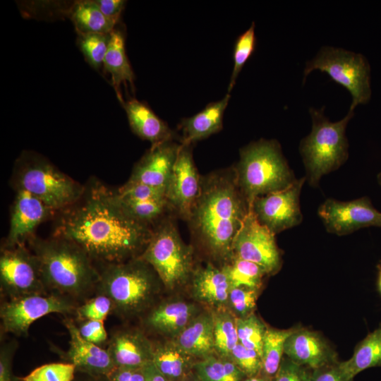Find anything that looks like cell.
I'll return each instance as SVG.
<instances>
[{
  "label": "cell",
  "mask_w": 381,
  "mask_h": 381,
  "mask_svg": "<svg viewBox=\"0 0 381 381\" xmlns=\"http://www.w3.org/2000/svg\"><path fill=\"white\" fill-rule=\"evenodd\" d=\"M132 131L152 145L174 139V133L145 103L131 98L122 104Z\"/></svg>",
  "instance_id": "obj_22"
},
{
  "label": "cell",
  "mask_w": 381,
  "mask_h": 381,
  "mask_svg": "<svg viewBox=\"0 0 381 381\" xmlns=\"http://www.w3.org/2000/svg\"><path fill=\"white\" fill-rule=\"evenodd\" d=\"M229 358L248 377L256 376L262 372V361L259 353L239 342L231 351Z\"/></svg>",
  "instance_id": "obj_41"
},
{
  "label": "cell",
  "mask_w": 381,
  "mask_h": 381,
  "mask_svg": "<svg viewBox=\"0 0 381 381\" xmlns=\"http://www.w3.org/2000/svg\"><path fill=\"white\" fill-rule=\"evenodd\" d=\"M313 371L285 356L282 358L273 381H312Z\"/></svg>",
  "instance_id": "obj_43"
},
{
  "label": "cell",
  "mask_w": 381,
  "mask_h": 381,
  "mask_svg": "<svg viewBox=\"0 0 381 381\" xmlns=\"http://www.w3.org/2000/svg\"><path fill=\"white\" fill-rule=\"evenodd\" d=\"M309 113L312 129L301 140L298 149L306 172V181L315 188L324 175L337 170L348 159L346 129L354 115V110L349 109L343 119L335 122L325 116L323 108L311 107Z\"/></svg>",
  "instance_id": "obj_5"
},
{
  "label": "cell",
  "mask_w": 381,
  "mask_h": 381,
  "mask_svg": "<svg viewBox=\"0 0 381 381\" xmlns=\"http://www.w3.org/2000/svg\"><path fill=\"white\" fill-rule=\"evenodd\" d=\"M0 284L1 292L9 298L47 294L39 260L24 244L1 250Z\"/></svg>",
  "instance_id": "obj_10"
},
{
  "label": "cell",
  "mask_w": 381,
  "mask_h": 381,
  "mask_svg": "<svg viewBox=\"0 0 381 381\" xmlns=\"http://www.w3.org/2000/svg\"><path fill=\"white\" fill-rule=\"evenodd\" d=\"M102 13L110 20L117 24L126 4L123 0H95Z\"/></svg>",
  "instance_id": "obj_48"
},
{
  "label": "cell",
  "mask_w": 381,
  "mask_h": 381,
  "mask_svg": "<svg viewBox=\"0 0 381 381\" xmlns=\"http://www.w3.org/2000/svg\"><path fill=\"white\" fill-rule=\"evenodd\" d=\"M161 282L157 274L140 257L109 263L99 273V294L109 297L113 311L121 315L141 312L152 302Z\"/></svg>",
  "instance_id": "obj_6"
},
{
  "label": "cell",
  "mask_w": 381,
  "mask_h": 381,
  "mask_svg": "<svg viewBox=\"0 0 381 381\" xmlns=\"http://www.w3.org/2000/svg\"><path fill=\"white\" fill-rule=\"evenodd\" d=\"M191 381H202V380H200L198 378V379L193 380H191Z\"/></svg>",
  "instance_id": "obj_54"
},
{
  "label": "cell",
  "mask_w": 381,
  "mask_h": 381,
  "mask_svg": "<svg viewBox=\"0 0 381 381\" xmlns=\"http://www.w3.org/2000/svg\"><path fill=\"white\" fill-rule=\"evenodd\" d=\"M232 253L233 256L260 265L267 274L277 273L282 267L275 235L258 222L251 210L236 236Z\"/></svg>",
  "instance_id": "obj_14"
},
{
  "label": "cell",
  "mask_w": 381,
  "mask_h": 381,
  "mask_svg": "<svg viewBox=\"0 0 381 381\" xmlns=\"http://www.w3.org/2000/svg\"><path fill=\"white\" fill-rule=\"evenodd\" d=\"M119 199L130 216L152 228L165 216L171 214L167 200L128 202Z\"/></svg>",
  "instance_id": "obj_34"
},
{
  "label": "cell",
  "mask_w": 381,
  "mask_h": 381,
  "mask_svg": "<svg viewBox=\"0 0 381 381\" xmlns=\"http://www.w3.org/2000/svg\"><path fill=\"white\" fill-rule=\"evenodd\" d=\"M73 381L76 380L74 379ZM82 381H108V380L106 377H95L89 375V378L84 379Z\"/></svg>",
  "instance_id": "obj_51"
},
{
  "label": "cell",
  "mask_w": 381,
  "mask_h": 381,
  "mask_svg": "<svg viewBox=\"0 0 381 381\" xmlns=\"http://www.w3.org/2000/svg\"><path fill=\"white\" fill-rule=\"evenodd\" d=\"M312 381H353L348 379L339 367V362L313 371Z\"/></svg>",
  "instance_id": "obj_47"
},
{
  "label": "cell",
  "mask_w": 381,
  "mask_h": 381,
  "mask_svg": "<svg viewBox=\"0 0 381 381\" xmlns=\"http://www.w3.org/2000/svg\"><path fill=\"white\" fill-rule=\"evenodd\" d=\"M123 201L140 202L167 200V190L142 183L126 182L116 190Z\"/></svg>",
  "instance_id": "obj_40"
},
{
  "label": "cell",
  "mask_w": 381,
  "mask_h": 381,
  "mask_svg": "<svg viewBox=\"0 0 381 381\" xmlns=\"http://www.w3.org/2000/svg\"><path fill=\"white\" fill-rule=\"evenodd\" d=\"M64 210L54 236L73 242L92 260L109 264L139 257L152 234V227L125 210L116 190L99 183L85 188L80 198Z\"/></svg>",
  "instance_id": "obj_1"
},
{
  "label": "cell",
  "mask_w": 381,
  "mask_h": 381,
  "mask_svg": "<svg viewBox=\"0 0 381 381\" xmlns=\"http://www.w3.org/2000/svg\"><path fill=\"white\" fill-rule=\"evenodd\" d=\"M174 342L191 356L204 358L212 355L214 351L212 313L199 314L174 337Z\"/></svg>",
  "instance_id": "obj_25"
},
{
  "label": "cell",
  "mask_w": 381,
  "mask_h": 381,
  "mask_svg": "<svg viewBox=\"0 0 381 381\" xmlns=\"http://www.w3.org/2000/svg\"><path fill=\"white\" fill-rule=\"evenodd\" d=\"M306 181V176L297 179L285 190L256 198L250 210L258 222L274 235L300 224V195Z\"/></svg>",
  "instance_id": "obj_12"
},
{
  "label": "cell",
  "mask_w": 381,
  "mask_h": 381,
  "mask_svg": "<svg viewBox=\"0 0 381 381\" xmlns=\"http://www.w3.org/2000/svg\"><path fill=\"white\" fill-rule=\"evenodd\" d=\"M238 342L257 351L262 358L265 324L254 313L246 318H236Z\"/></svg>",
  "instance_id": "obj_35"
},
{
  "label": "cell",
  "mask_w": 381,
  "mask_h": 381,
  "mask_svg": "<svg viewBox=\"0 0 381 381\" xmlns=\"http://www.w3.org/2000/svg\"><path fill=\"white\" fill-rule=\"evenodd\" d=\"M181 146L174 139L152 145L134 166L128 182L167 190Z\"/></svg>",
  "instance_id": "obj_16"
},
{
  "label": "cell",
  "mask_w": 381,
  "mask_h": 381,
  "mask_svg": "<svg viewBox=\"0 0 381 381\" xmlns=\"http://www.w3.org/2000/svg\"><path fill=\"white\" fill-rule=\"evenodd\" d=\"M64 325L70 335V346L66 353L68 363L83 374L107 377L116 367L107 349L84 339L73 320L66 319Z\"/></svg>",
  "instance_id": "obj_19"
},
{
  "label": "cell",
  "mask_w": 381,
  "mask_h": 381,
  "mask_svg": "<svg viewBox=\"0 0 381 381\" xmlns=\"http://www.w3.org/2000/svg\"><path fill=\"white\" fill-rule=\"evenodd\" d=\"M214 320V349L219 356L229 358L238 343L236 317L227 311L212 313Z\"/></svg>",
  "instance_id": "obj_33"
},
{
  "label": "cell",
  "mask_w": 381,
  "mask_h": 381,
  "mask_svg": "<svg viewBox=\"0 0 381 381\" xmlns=\"http://www.w3.org/2000/svg\"><path fill=\"white\" fill-rule=\"evenodd\" d=\"M80 336L86 341L99 345L107 339L104 321L85 320L78 327Z\"/></svg>",
  "instance_id": "obj_45"
},
{
  "label": "cell",
  "mask_w": 381,
  "mask_h": 381,
  "mask_svg": "<svg viewBox=\"0 0 381 381\" xmlns=\"http://www.w3.org/2000/svg\"><path fill=\"white\" fill-rule=\"evenodd\" d=\"M193 303L184 301L168 302L155 308L147 318L153 329L175 337L199 314Z\"/></svg>",
  "instance_id": "obj_24"
},
{
  "label": "cell",
  "mask_w": 381,
  "mask_h": 381,
  "mask_svg": "<svg viewBox=\"0 0 381 381\" xmlns=\"http://www.w3.org/2000/svg\"><path fill=\"white\" fill-rule=\"evenodd\" d=\"M258 290L248 287H231L227 304L236 318H246L254 313Z\"/></svg>",
  "instance_id": "obj_39"
},
{
  "label": "cell",
  "mask_w": 381,
  "mask_h": 381,
  "mask_svg": "<svg viewBox=\"0 0 381 381\" xmlns=\"http://www.w3.org/2000/svg\"><path fill=\"white\" fill-rule=\"evenodd\" d=\"M229 99L228 93L222 99L208 104L195 115L183 119L180 124V143L192 145L219 132L222 128L223 116Z\"/></svg>",
  "instance_id": "obj_23"
},
{
  "label": "cell",
  "mask_w": 381,
  "mask_h": 381,
  "mask_svg": "<svg viewBox=\"0 0 381 381\" xmlns=\"http://www.w3.org/2000/svg\"><path fill=\"white\" fill-rule=\"evenodd\" d=\"M226 275L231 287H248L259 290L263 277L267 274L260 265L237 257L220 267Z\"/></svg>",
  "instance_id": "obj_31"
},
{
  "label": "cell",
  "mask_w": 381,
  "mask_h": 381,
  "mask_svg": "<svg viewBox=\"0 0 381 381\" xmlns=\"http://www.w3.org/2000/svg\"><path fill=\"white\" fill-rule=\"evenodd\" d=\"M381 367V327L369 333L356 346L352 356L347 361L339 362V367L349 380L361 371Z\"/></svg>",
  "instance_id": "obj_27"
},
{
  "label": "cell",
  "mask_w": 381,
  "mask_h": 381,
  "mask_svg": "<svg viewBox=\"0 0 381 381\" xmlns=\"http://www.w3.org/2000/svg\"><path fill=\"white\" fill-rule=\"evenodd\" d=\"M68 13L78 34H110L116 25L102 13L95 0L77 1Z\"/></svg>",
  "instance_id": "obj_28"
},
{
  "label": "cell",
  "mask_w": 381,
  "mask_h": 381,
  "mask_svg": "<svg viewBox=\"0 0 381 381\" xmlns=\"http://www.w3.org/2000/svg\"><path fill=\"white\" fill-rule=\"evenodd\" d=\"M145 381H170L157 369L152 361L145 365Z\"/></svg>",
  "instance_id": "obj_49"
},
{
  "label": "cell",
  "mask_w": 381,
  "mask_h": 381,
  "mask_svg": "<svg viewBox=\"0 0 381 381\" xmlns=\"http://www.w3.org/2000/svg\"><path fill=\"white\" fill-rule=\"evenodd\" d=\"M250 210L231 167L201 176L187 223L193 238L223 266L233 257V243Z\"/></svg>",
  "instance_id": "obj_2"
},
{
  "label": "cell",
  "mask_w": 381,
  "mask_h": 381,
  "mask_svg": "<svg viewBox=\"0 0 381 381\" xmlns=\"http://www.w3.org/2000/svg\"><path fill=\"white\" fill-rule=\"evenodd\" d=\"M173 217L167 214L152 227L150 238L139 256L152 267L169 289L186 283L195 270L193 248L181 239Z\"/></svg>",
  "instance_id": "obj_8"
},
{
  "label": "cell",
  "mask_w": 381,
  "mask_h": 381,
  "mask_svg": "<svg viewBox=\"0 0 381 381\" xmlns=\"http://www.w3.org/2000/svg\"><path fill=\"white\" fill-rule=\"evenodd\" d=\"M106 377L108 381H145V365L143 367H115Z\"/></svg>",
  "instance_id": "obj_46"
},
{
  "label": "cell",
  "mask_w": 381,
  "mask_h": 381,
  "mask_svg": "<svg viewBox=\"0 0 381 381\" xmlns=\"http://www.w3.org/2000/svg\"><path fill=\"white\" fill-rule=\"evenodd\" d=\"M153 348L140 332L123 330L111 337L107 351L116 367H143L152 361Z\"/></svg>",
  "instance_id": "obj_20"
},
{
  "label": "cell",
  "mask_w": 381,
  "mask_h": 381,
  "mask_svg": "<svg viewBox=\"0 0 381 381\" xmlns=\"http://www.w3.org/2000/svg\"><path fill=\"white\" fill-rule=\"evenodd\" d=\"M29 240L47 289L71 298L83 296L97 286L99 273L78 245L56 236L48 239L32 236Z\"/></svg>",
  "instance_id": "obj_3"
},
{
  "label": "cell",
  "mask_w": 381,
  "mask_h": 381,
  "mask_svg": "<svg viewBox=\"0 0 381 381\" xmlns=\"http://www.w3.org/2000/svg\"><path fill=\"white\" fill-rule=\"evenodd\" d=\"M192 279L194 298L207 305L222 308L227 304L230 282L220 267L211 262L195 269Z\"/></svg>",
  "instance_id": "obj_21"
},
{
  "label": "cell",
  "mask_w": 381,
  "mask_h": 381,
  "mask_svg": "<svg viewBox=\"0 0 381 381\" xmlns=\"http://www.w3.org/2000/svg\"><path fill=\"white\" fill-rule=\"evenodd\" d=\"M243 381H273V379L267 377H265L264 375L260 376V375H258L254 376V377H248L247 379H246V380H244Z\"/></svg>",
  "instance_id": "obj_50"
},
{
  "label": "cell",
  "mask_w": 381,
  "mask_h": 381,
  "mask_svg": "<svg viewBox=\"0 0 381 381\" xmlns=\"http://www.w3.org/2000/svg\"><path fill=\"white\" fill-rule=\"evenodd\" d=\"M76 308L71 298L57 294L10 298L1 306V328L4 332L25 336L30 326L37 319L53 313H71Z\"/></svg>",
  "instance_id": "obj_11"
},
{
  "label": "cell",
  "mask_w": 381,
  "mask_h": 381,
  "mask_svg": "<svg viewBox=\"0 0 381 381\" xmlns=\"http://www.w3.org/2000/svg\"><path fill=\"white\" fill-rule=\"evenodd\" d=\"M194 368L202 381H242L246 376L230 358L212 355L194 364Z\"/></svg>",
  "instance_id": "obj_32"
},
{
  "label": "cell",
  "mask_w": 381,
  "mask_h": 381,
  "mask_svg": "<svg viewBox=\"0 0 381 381\" xmlns=\"http://www.w3.org/2000/svg\"><path fill=\"white\" fill-rule=\"evenodd\" d=\"M18 343L16 340L4 343L0 350V381H19L13 373L12 363Z\"/></svg>",
  "instance_id": "obj_44"
},
{
  "label": "cell",
  "mask_w": 381,
  "mask_h": 381,
  "mask_svg": "<svg viewBox=\"0 0 381 381\" xmlns=\"http://www.w3.org/2000/svg\"><path fill=\"white\" fill-rule=\"evenodd\" d=\"M256 44L255 23L236 40L234 49V67L229 81L228 93L232 90L236 80L246 62L253 54Z\"/></svg>",
  "instance_id": "obj_37"
},
{
  "label": "cell",
  "mask_w": 381,
  "mask_h": 381,
  "mask_svg": "<svg viewBox=\"0 0 381 381\" xmlns=\"http://www.w3.org/2000/svg\"><path fill=\"white\" fill-rule=\"evenodd\" d=\"M284 355L298 365L315 370L337 363V354L318 332L296 327L286 339Z\"/></svg>",
  "instance_id": "obj_18"
},
{
  "label": "cell",
  "mask_w": 381,
  "mask_h": 381,
  "mask_svg": "<svg viewBox=\"0 0 381 381\" xmlns=\"http://www.w3.org/2000/svg\"><path fill=\"white\" fill-rule=\"evenodd\" d=\"M378 274H377V288L378 291L381 294V265H379L378 267Z\"/></svg>",
  "instance_id": "obj_52"
},
{
  "label": "cell",
  "mask_w": 381,
  "mask_h": 381,
  "mask_svg": "<svg viewBox=\"0 0 381 381\" xmlns=\"http://www.w3.org/2000/svg\"><path fill=\"white\" fill-rule=\"evenodd\" d=\"M191 145L181 144L166 195L171 214L186 222L198 196L201 179Z\"/></svg>",
  "instance_id": "obj_15"
},
{
  "label": "cell",
  "mask_w": 381,
  "mask_h": 381,
  "mask_svg": "<svg viewBox=\"0 0 381 381\" xmlns=\"http://www.w3.org/2000/svg\"><path fill=\"white\" fill-rule=\"evenodd\" d=\"M190 357L173 341L154 346L152 361L165 377L175 381L185 376Z\"/></svg>",
  "instance_id": "obj_29"
},
{
  "label": "cell",
  "mask_w": 381,
  "mask_h": 381,
  "mask_svg": "<svg viewBox=\"0 0 381 381\" xmlns=\"http://www.w3.org/2000/svg\"><path fill=\"white\" fill-rule=\"evenodd\" d=\"M110 34L78 33L77 44L86 61L95 69L98 70L106 56Z\"/></svg>",
  "instance_id": "obj_36"
},
{
  "label": "cell",
  "mask_w": 381,
  "mask_h": 381,
  "mask_svg": "<svg viewBox=\"0 0 381 381\" xmlns=\"http://www.w3.org/2000/svg\"><path fill=\"white\" fill-rule=\"evenodd\" d=\"M318 214L326 231L337 236L366 227L381 228V212L368 196L348 201L327 198L319 206Z\"/></svg>",
  "instance_id": "obj_13"
},
{
  "label": "cell",
  "mask_w": 381,
  "mask_h": 381,
  "mask_svg": "<svg viewBox=\"0 0 381 381\" xmlns=\"http://www.w3.org/2000/svg\"><path fill=\"white\" fill-rule=\"evenodd\" d=\"M234 169L250 207L256 198L285 190L297 180L274 139H260L243 147Z\"/></svg>",
  "instance_id": "obj_4"
},
{
  "label": "cell",
  "mask_w": 381,
  "mask_h": 381,
  "mask_svg": "<svg viewBox=\"0 0 381 381\" xmlns=\"http://www.w3.org/2000/svg\"><path fill=\"white\" fill-rule=\"evenodd\" d=\"M15 190L6 239L7 247L24 244L25 240L33 236L35 229L54 212L30 193L20 189Z\"/></svg>",
  "instance_id": "obj_17"
},
{
  "label": "cell",
  "mask_w": 381,
  "mask_h": 381,
  "mask_svg": "<svg viewBox=\"0 0 381 381\" xmlns=\"http://www.w3.org/2000/svg\"><path fill=\"white\" fill-rule=\"evenodd\" d=\"M314 70L325 72L337 83L348 90L352 97L349 109L365 104L371 97L370 67L367 59L340 47H322L316 55L306 63L303 69L304 83Z\"/></svg>",
  "instance_id": "obj_9"
},
{
  "label": "cell",
  "mask_w": 381,
  "mask_h": 381,
  "mask_svg": "<svg viewBox=\"0 0 381 381\" xmlns=\"http://www.w3.org/2000/svg\"><path fill=\"white\" fill-rule=\"evenodd\" d=\"M113 311L111 299L104 294H99L87 300L75 310L78 318L83 321H104L110 312Z\"/></svg>",
  "instance_id": "obj_42"
},
{
  "label": "cell",
  "mask_w": 381,
  "mask_h": 381,
  "mask_svg": "<svg viewBox=\"0 0 381 381\" xmlns=\"http://www.w3.org/2000/svg\"><path fill=\"white\" fill-rule=\"evenodd\" d=\"M103 67L111 75V84L119 100L123 104L125 101L122 97L120 86L121 84L126 85L128 83L133 88L135 75L126 54L124 35L119 30L114 29L110 33Z\"/></svg>",
  "instance_id": "obj_26"
},
{
  "label": "cell",
  "mask_w": 381,
  "mask_h": 381,
  "mask_svg": "<svg viewBox=\"0 0 381 381\" xmlns=\"http://www.w3.org/2000/svg\"><path fill=\"white\" fill-rule=\"evenodd\" d=\"M75 367L71 363H52L42 365L19 381H73Z\"/></svg>",
  "instance_id": "obj_38"
},
{
  "label": "cell",
  "mask_w": 381,
  "mask_h": 381,
  "mask_svg": "<svg viewBox=\"0 0 381 381\" xmlns=\"http://www.w3.org/2000/svg\"><path fill=\"white\" fill-rule=\"evenodd\" d=\"M12 185L26 190L54 210H64L82 196L85 187L34 152H23L16 161Z\"/></svg>",
  "instance_id": "obj_7"
},
{
  "label": "cell",
  "mask_w": 381,
  "mask_h": 381,
  "mask_svg": "<svg viewBox=\"0 0 381 381\" xmlns=\"http://www.w3.org/2000/svg\"><path fill=\"white\" fill-rule=\"evenodd\" d=\"M296 327L288 329H278L267 327L262 345L263 375L274 379L282 362L284 344Z\"/></svg>",
  "instance_id": "obj_30"
},
{
  "label": "cell",
  "mask_w": 381,
  "mask_h": 381,
  "mask_svg": "<svg viewBox=\"0 0 381 381\" xmlns=\"http://www.w3.org/2000/svg\"><path fill=\"white\" fill-rule=\"evenodd\" d=\"M377 181L379 186L381 187V171L377 175Z\"/></svg>",
  "instance_id": "obj_53"
}]
</instances>
